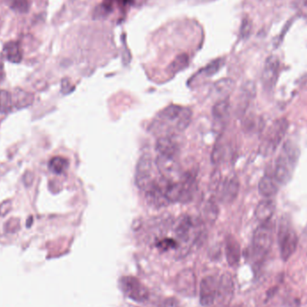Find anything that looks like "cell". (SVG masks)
Here are the masks:
<instances>
[{
  "mask_svg": "<svg viewBox=\"0 0 307 307\" xmlns=\"http://www.w3.org/2000/svg\"><path fill=\"white\" fill-rule=\"evenodd\" d=\"M217 282L214 276H205L200 285V304L204 307L213 305L217 296Z\"/></svg>",
  "mask_w": 307,
  "mask_h": 307,
  "instance_id": "obj_7",
  "label": "cell"
},
{
  "mask_svg": "<svg viewBox=\"0 0 307 307\" xmlns=\"http://www.w3.org/2000/svg\"><path fill=\"white\" fill-rule=\"evenodd\" d=\"M240 307V306H237V307Z\"/></svg>",
  "mask_w": 307,
  "mask_h": 307,
  "instance_id": "obj_36",
  "label": "cell"
},
{
  "mask_svg": "<svg viewBox=\"0 0 307 307\" xmlns=\"http://www.w3.org/2000/svg\"><path fill=\"white\" fill-rule=\"evenodd\" d=\"M287 128L288 122L286 119H279L272 123L262 139L261 153L264 155H271L274 153L287 133Z\"/></svg>",
  "mask_w": 307,
  "mask_h": 307,
  "instance_id": "obj_2",
  "label": "cell"
},
{
  "mask_svg": "<svg viewBox=\"0 0 307 307\" xmlns=\"http://www.w3.org/2000/svg\"><path fill=\"white\" fill-rule=\"evenodd\" d=\"M156 246L158 247L160 250H163V251H167L170 249H174L176 246H177V243L173 239H164V240H161L158 242V244L156 245Z\"/></svg>",
  "mask_w": 307,
  "mask_h": 307,
  "instance_id": "obj_30",
  "label": "cell"
},
{
  "mask_svg": "<svg viewBox=\"0 0 307 307\" xmlns=\"http://www.w3.org/2000/svg\"><path fill=\"white\" fill-rule=\"evenodd\" d=\"M235 285L233 281V277L230 274L225 273L221 276L217 282V296L216 298L223 303H229L234 296Z\"/></svg>",
  "mask_w": 307,
  "mask_h": 307,
  "instance_id": "obj_13",
  "label": "cell"
},
{
  "mask_svg": "<svg viewBox=\"0 0 307 307\" xmlns=\"http://www.w3.org/2000/svg\"><path fill=\"white\" fill-rule=\"evenodd\" d=\"M305 236H306V237L307 238V228H306V230H305Z\"/></svg>",
  "mask_w": 307,
  "mask_h": 307,
  "instance_id": "obj_35",
  "label": "cell"
},
{
  "mask_svg": "<svg viewBox=\"0 0 307 307\" xmlns=\"http://www.w3.org/2000/svg\"><path fill=\"white\" fill-rule=\"evenodd\" d=\"M273 229L269 221L256 229L252 238V250L256 255L263 256L272 248Z\"/></svg>",
  "mask_w": 307,
  "mask_h": 307,
  "instance_id": "obj_4",
  "label": "cell"
},
{
  "mask_svg": "<svg viewBox=\"0 0 307 307\" xmlns=\"http://www.w3.org/2000/svg\"><path fill=\"white\" fill-rule=\"evenodd\" d=\"M5 77V72H4V64L2 61V57L0 55V81Z\"/></svg>",
  "mask_w": 307,
  "mask_h": 307,
  "instance_id": "obj_32",
  "label": "cell"
},
{
  "mask_svg": "<svg viewBox=\"0 0 307 307\" xmlns=\"http://www.w3.org/2000/svg\"><path fill=\"white\" fill-rule=\"evenodd\" d=\"M6 3L12 10L19 14H26L30 9L28 0H6Z\"/></svg>",
  "mask_w": 307,
  "mask_h": 307,
  "instance_id": "obj_26",
  "label": "cell"
},
{
  "mask_svg": "<svg viewBox=\"0 0 307 307\" xmlns=\"http://www.w3.org/2000/svg\"><path fill=\"white\" fill-rule=\"evenodd\" d=\"M300 156V151L295 144L287 141L283 145L275 164L274 178L279 184H286L291 180Z\"/></svg>",
  "mask_w": 307,
  "mask_h": 307,
  "instance_id": "obj_1",
  "label": "cell"
},
{
  "mask_svg": "<svg viewBox=\"0 0 307 307\" xmlns=\"http://www.w3.org/2000/svg\"><path fill=\"white\" fill-rule=\"evenodd\" d=\"M61 89L63 93H69L73 90V89H71V87H70V84L67 81V79L62 81Z\"/></svg>",
  "mask_w": 307,
  "mask_h": 307,
  "instance_id": "obj_31",
  "label": "cell"
},
{
  "mask_svg": "<svg viewBox=\"0 0 307 307\" xmlns=\"http://www.w3.org/2000/svg\"><path fill=\"white\" fill-rule=\"evenodd\" d=\"M118 1L120 3H122L123 5H128L131 2V0H118Z\"/></svg>",
  "mask_w": 307,
  "mask_h": 307,
  "instance_id": "obj_33",
  "label": "cell"
},
{
  "mask_svg": "<svg viewBox=\"0 0 307 307\" xmlns=\"http://www.w3.org/2000/svg\"><path fill=\"white\" fill-rule=\"evenodd\" d=\"M278 183L272 176L265 175L261 178L259 184V192L265 198H272L278 191Z\"/></svg>",
  "mask_w": 307,
  "mask_h": 307,
  "instance_id": "obj_16",
  "label": "cell"
},
{
  "mask_svg": "<svg viewBox=\"0 0 307 307\" xmlns=\"http://www.w3.org/2000/svg\"><path fill=\"white\" fill-rule=\"evenodd\" d=\"M194 227V223L192 218L189 215H183L177 221L175 225V234L182 240H188L190 236V233Z\"/></svg>",
  "mask_w": 307,
  "mask_h": 307,
  "instance_id": "obj_17",
  "label": "cell"
},
{
  "mask_svg": "<svg viewBox=\"0 0 307 307\" xmlns=\"http://www.w3.org/2000/svg\"><path fill=\"white\" fill-rule=\"evenodd\" d=\"M278 243L282 260L287 261L294 254L298 245L297 233L287 223L280 226L278 231Z\"/></svg>",
  "mask_w": 307,
  "mask_h": 307,
  "instance_id": "obj_3",
  "label": "cell"
},
{
  "mask_svg": "<svg viewBox=\"0 0 307 307\" xmlns=\"http://www.w3.org/2000/svg\"><path fill=\"white\" fill-rule=\"evenodd\" d=\"M251 31V22L248 18H245L242 22L241 26L240 34L243 39H246L250 35Z\"/></svg>",
  "mask_w": 307,
  "mask_h": 307,
  "instance_id": "obj_29",
  "label": "cell"
},
{
  "mask_svg": "<svg viewBox=\"0 0 307 307\" xmlns=\"http://www.w3.org/2000/svg\"><path fill=\"white\" fill-rule=\"evenodd\" d=\"M235 88V81L231 78H223L214 85L215 92L223 99H226Z\"/></svg>",
  "mask_w": 307,
  "mask_h": 307,
  "instance_id": "obj_20",
  "label": "cell"
},
{
  "mask_svg": "<svg viewBox=\"0 0 307 307\" xmlns=\"http://www.w3.org/2000/svg\"><path fill=\"white\" fill-rule=\"evenodd\" d=\"M299 2H300V5H302V6L307 7V0H299Z\"/></svg>",
  "mask_w": 307,
  "mask_h": 307,
  "instance_id": "obj_34",
  "label": "cell"
},
{
  "mask_svg": "<svg viewBox=\"0 0 307 307\" xmlns=\"http://www.w3.org/2000/svg\"><path fill=\"white\" fill-rule=\"evenodd\" d=\"M279 65L277 57L271 56L267 59L261 77L263 87L267 90H271L275 86L279 73Z\"/></svg>",
  "mask_w": 307,
  "mask_h": 307,
  "instance_id": "obj_8",
  "label": "cell"
},
{
  "mask_svg": "<svg viewBox=\"0 0 307 307\" xmlns=\"http://www.w3.org/2000/svg\"><path fill=\"white\" fill-rule=\"evenodd\" d=\"M68 161L61 156H55L51 159L49 163V169L52 173L56 174H61L68 168Z\"/></svg>",
  "mask_w": 307,
  "mask_h": 307,
  "instance_id": "obj_23",
  "label": "cell"
},
{
  "mask_svg": "<svg viewBox=\"0 0 307 307\" xmlns=\"http://www.w3.org/2000/svg\"><path fill=\"white\" fill-rule=\"evenodd\" d=\"M276 204L272 200H264L261 201L257 206L255 210V215L258 220L262 223H266L272 218L275 212Z\"/></svg>",
  "mask_w": 307,
  "mask_h": 307,
  "instance_id": "obj_15",
  "label": "cell"
},
{
  "mask_svg": "<svg viewBox=\"0 0 307 307\" xmlns=\"http://www.w3.org/2000/svg\"><path fill=\"white\" fill-rule=\"evenodd\" d=\"M240 183L236 174H231L220 185L221 201L225 204H230L236 200L239 193Z\"/></svg>",
  "mask_w": 307,
  "mask_h": 307,
  "instance_id": "obj_10",
  "label": "cell"
},
{
  "mask_svg": "<svg viewBox=\"0 0 307 307\" xmlns=\"http://www.w3.org/2000/svg\"><path fill=\"white\" fill-rule=\"evenodd\" d=\"M13 98V97H12ZM33 101V96L30 92H25L23 90H17L13 98V103H15L16 108L27 107Z\"/></svg>",
  "mask_w": 307,
  "mask_h": 307,
  "instance_id": "obj_21",
  "label": "cell"
},
{
  "mask_svg": "<svg viewBox=\"0 0 307 307\" xmlns=\"http://www.w3.org/2000/svg\"><path fill=\"white\" fill-rule=\"evenodd\" d=\"M13 105V98L10 92L0 90V113H7L10 112Z\"/></svg>",
  "mask_w": 307,
  "mask_h": 307,
  "instance_id": "obj_25",
  "label": "cell"
},
{
  "mask_svg": "<svg viewBox=\"0 0 307 307\" xmlns=\"http://www.w3.org/2000/svg\"><path fill=\"white\" fill-rule=\"evenodd\" d=\"M230 111V102L229 99L219 100L215 103L212 109V115L214 118V125L216 127V130L219 132L225 128L226 122L229 117Z\"/></svg>",
  "mask_w": 307,
  "mask_h": 307,
  "instance_id": "obj_11",
  "label": "cell"
},
{
  "mask_svg": "<svg viewBox=\"0 0 307 307\" xmlns=\"http://www.w3.org/2000/svg\"><path fill=\"white\" fill-rule=\"evenodd\" d=\"M3 54L8 61L20 63L23 60V53L20 44L16 41H9L3 48Z\"/></svg>",
  "mask_w": 307,
  "mask_h": 307,
  "instance_id": "obj_18",
  "label": "cell"
},
{
  "mask_svg": "<svg viewBox=\"0 0 307 307\" xmlns=\"http://www.w3.org/2000/svg\"><path fill=\"white\" fill-rule=\"evenodd\" d=\"M224 156V149L220 144H215L212 154H211V161L214 164H220Z\"/></svg>",
  "mask_w": 307,
  "mask_h": 307,
  "instance_id": "obj_28",
  "label": "cell"
},
{
  "mask_svg": "<svg viewBox=\"0 0 307 307\" xmlns=\"http://www.w3.org/2000/svg\"><path fill=\"white\" fill-rule=\"evenodd\" d=\"M145 196L146 200L149 205H151L154 208H163L169 205L171 202L165 196L164 191L160 189L158 185L156 184V180L154 181L153 184L149 186L148 189H145Z\"/></svg>",
  "mask_w": 307,
  "mask_h": 307,
  "instance_id": "obj_12",
  "label": "cell"
},
{
  "mask_svg": "<svg viewBox=\"0 0 307 307\" xmlns=\"http://www.w3.org/2000/svg\"><path fill=\"white\" fill-rule=\"evenodd\" d=\"M224 65V60L223 59H217L212 62H210L209 65H207L206 67L201 70V73L207 76V77H211L214 76L216 72L220 69L221 67Z\"/></svg>",
  "mask_w": 307,
  "mask_h": 307,
  "instance_id": "obj_27",
  "label": "cell"
},
{
  "mask_svg": "<svg viewBox=\"0 0 307 307\" xmlns=\"http://www.w3.org/2000/svg\"><path fill=\"white\" fill-rule=\"evenodd\" d=\"M120 287L125 296L135 302H144L149 298L148 288L135 276H123L120 279Z\"/></svg>",
  "mask_w": 307,
  "mask_h": 307,
  "instance_id": "obj_5",
  "label": "cell"
},
{
  "mask_svg": "<svg viewBox=\"0 0 307 307\" xmlns=\"http://www.w3.org/2000/svg\"><path fill=\"white\" fill-rule=\"evenodd\" d=\"M153 162L149 154H145L138 161L136 169V184L142 190L148 189L153 184L155 180L152 178Z\"/></svg>",
  "mask_w": 307,
  "mask_h": 307,
  "instance_id": "obj_6",
  "label": "cell"
},
{
  "mask_svg": "<svg viewBox=\"0 0 307 307\" xmlns=\"http://www.w3.org/2000/svg\"><path fill=\"white\" fill-rule=\"evenodd\" d=\"M177 285L180 291L186 293L188 295H192L195 291V277L191 272H184L181 273L180 277L177 279Z\"/></svg>",
  "mask_w": 307,
  "mask_h": 307,
  "instance_id": "obj_19",
  "label": "cell"
},
{
  "mask_svg": "<svg viewBox=\"0 0 307 307\" xmlns=\"http://www.w3.org/2000/svg\"><path fill=\"white\" fill-rule=\"evenodd\" d=\"M189 64V57L187 54L183 53L180 54L174 59V61L172 62L168 67V72L170 74H177L178 72L182 71Z\"/></svg>",
  "mask_w": 307,
  "mask_h": 307,
  "instance_id": "obj_22",
  "label": "cell"
},
{
  "mask_svg": "<svg viewBox=\"0 0 307 307\" xmlns=\"http://www.w3.org/2000/svg\"><path fill=\"white\" fill-rule=\"evenodd\" d=\"M156 151L158 155L178 158L180 145L174 135H164L158 138L156 142Z\"/></svg>",
  "mask_w": 307,
  "mask_h": 307,
  "instance_id": "obj_9",
  "label": "cell"
},
{
  "mask_svg": "<svg viewBox=\"0 0 307 307\" xmlns=\"http://www.w3.org/2000/svg\"><path fill=\"white\" fill-rule=\"evenodd\" d=\"M225 256L230 266H236L241 259V247L234 236H227L225 241Z\"/></svg>",
  "mask_w": 307,
  "mask_h": 307,
  "instance_id": "obj_14",
  "label": "cell"
},
{
  "mask_svg": "<svg viewBox=\"0 0 307 307\" xmlns=\"http://www.w3.org/2000/svg\"><path fill=\"white\" fill-rule=\"evenodd\" d=\"M204 217L210 222H214L218 215V208L213 200H209L205 205L203 210Z\"/></svg>",
  "mask_w": 307,
  "mask_h": 307,
  "instance_id": "obj_24",
  "label": "cell"
}]
</instances>
